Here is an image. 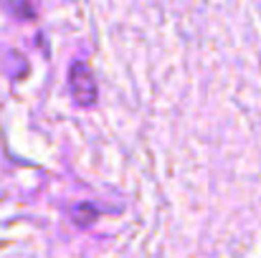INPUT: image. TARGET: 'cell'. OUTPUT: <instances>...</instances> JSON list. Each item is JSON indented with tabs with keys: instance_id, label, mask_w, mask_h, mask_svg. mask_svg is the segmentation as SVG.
Returning <instances> with one entry per match:
<instances>
[{
	"instance_id": "1",
	"label": "cell",
	"mask_w": 261,
	"mask_h": 258,
	"mask_svg": "<svg viewBox=\"0 0 261 258\" xmlns=\"http://www.w3.org/2000/svg\"><path fill=\"white\" fill-rule=\"evenodd\" d=\"M69 86H71V94L76 99L79 106H91L96 101V81L91 76L87 64L76 61L69 71Z\"/></svg>"
},
{
	"instance_id": "2",
	"label": "cell",
	"mask_w": 261,
	"mask_h": 258,
	"mask_svg": "<svg viewBox=\"0 0 261 258\" xmlns=\"http://www.w3.org/2000/svg\"><path fill=\"white\" fill-rule=\"evenodd\" d=\"M0 5H3L8 13H13V15H18V18H25V20H31V18L36 15L33 0H0Z\"/></svg>"
}]
</instances>
